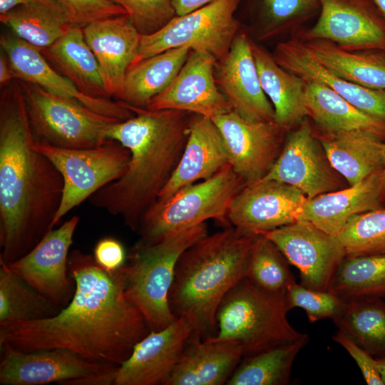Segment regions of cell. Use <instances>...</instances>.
Wrapping results in <instances>:
<instances>
[{"label": "cell", "instance_id": "1", "mask_svg": "<svg viewBox=\"0 0 385 385\" xmlns=\"http://www.w3.org/2000/svg\"><path fill=\"white\" fill-rule=\"evenodd\" d=\"M68 264L76 282L71 302L54 316L0 326V345L23 351L66 349L92 361L120 366L150 332L125 297L120 268L107 271L78 250L69 254Z\"/></svg>", "mask_w": 385, "mask_h": 385}, {"label": "cell", "instance_id": "2", "mask_svg": "<svg viewBox=\"0 0 385 385\" xmlns=\"http://www.w3.org/2000/svg\"><path fill=\"white\" fill-rule=\"evenodd\" d=\"M25 98L14 79L0 97V262L28 253L53 229L63 180L34 148Z\"/></svg>", "mask_w": 385, "mask_h": 385}, {"label": "cell", "instance_id": "3", "mask_svg": "<svg viewBox=\"0 0 385 385\" xmlns=\"http://www.w3.org/2000/svg\"><path fill=\"white\" fill-rule=\"evenodd\" d=\"M125 104L135 115L111 125L106 138L128 148V168L120 178L89 198L92 205L120 217L137 231L178 166L194 114Z\"/></svg>", "mask_w": 385, "mask_h": 385}, {"label": "cell", "instance_id": "4", "mask_svg": "<svg viewBox=\"0 0 385 385\" xmlns=\"http://www.w3.org/2000/svg\"><path fill=\"white\" fill-rule=\"evenodd\" d=\"M257 235L226 227L207 234L180 256L169 304L177 318L186 316L192 321L197 339L216 334L218 307L226 294L246 277Z\"/></svg>", "mask_w": 385, "mask_h": 385}, {"label": "cell", "instance_id": "5", "mask_svg": "<svg viewBox=\"0 0 385 385\" xmlns=\"http://www.w3.org/2000/svg\"><path fill=\"white\" fill-rule=\"evenodd\" d=\"M207 234L204 222L151 244H135L129 262L120 268L125 297L140 312L150 332L161 330L177 319L168 300L177 262L184 251Z\"/></svg>", "mask_w": 385, "mask_h": 385}, {"label": "cell", "instance_id": "6", "mask_svg": "<svg viewBox=\"0 0 385 385\" xmlns=\"http://www.w3.org/2000/svg\"><path fill=\"white\" fill-rule=\"evenodd\" d=\"M285 293L263 289L247 277L224 297L217 312V332L210 338L239 344L243 357L291 342L304 333L288 322Z\"/></svg>", "mask_w": 385, "mask_h": 385}, {"label": "cell", "instance_id": "7", "mask_svg": "<svg viewBox=\"0 0 385 385\" xmlns=\"http://www.w3.org/2000/svg\"><path fill=\"white\" fill-rule=\"evenodd\" d=\"M246 183L227 164L208 179L185 187L157 202L138 228L136 245L153 243L163 237L215 220L226 227L230 206Z\"/></svg>", "mask_w": 385, "mask_h": 385}, {"label": "cell", "instance_id": "8", "mask_svg": "<svg viewBox=\"0 0 385 385\" xmlns=\"http://www.w3.org/2000/svg\"><path fill=\"white\" fill-rule=\"evenodd\" d=\"M36 142L60 148L101 146L108 127L120 120L98 113L80 101L19 81Z\"/></svg>", "mask_w": 385, "mask_h": 385}, {"label": "cell", "instance_id": "9", "mask_svg": "<svg viewBox=\"0 0 385 385\" xmlns=\"http://www.w3.org/2000/svg\"><path fill=\"white\" fill-rule=\"evenodd\" d=\"M240 1L212 0L190 13L176 15L154 34L141 35L135 63L184 46L208 53L217 61L222 58L237 34L235 12Z\"/></svg>", "mask_w": 385, "mask_h": 385}, {"label": "cell", "instance_id": "10", "mask_svg": "<svg viewBox=\"0 0 385 385\" xmlns=\"http://www.w3.org/2000/svg\"><path fill=\"white\" fill-rule=\"evenodd\" d=\"M34 148L46 156L63 180V191L54 227L75 207L126 171L130 158L128 148L109 140L92 148L68 149L34 143Z\"/></svg>", "mask_w": 385, "mask_h": 385}, {"label": "cell", "instance_id": "11", "mask_svg": "<svg viewBox=\"0 0 385 385\" xmlns=\"http://www.w3.org/2000/svg\"><path fill=\"white\" fill-rule=\"evenodd\" d=\"M263 179L294 186L308 199L345 188L346 182L329 161L307 118L287 132L278 158Z\"/></svg>", "mask_w": 385, "mask_h": 385}, {"label": "cell", "instance_id": "12", "mask_svg": "<svg viewBox=\"0 0 385 385\" xmlns=\"http://www.w3.org/2000/svg\"><path fill=\"white\" fill-rule=\"evenodd\" d=\"M319 17L291 37L324 39L349 51L385 52V16L372 0H317Z\"/></svg>", "mask_w": 385, "mask_h": 385}, {"label": "cell", "instance_id": "13", "mask_svg": "<svg viewBox=\"0 0 385 385\" xmlns=\"http://www.w3.org/2000/svg\"><path fill=\"white\" fill-rule=\"evenodd\" d=\"M261 234L299 270L301 284L315 290L328 291L336 270L346 256L337 237L305 220Z\"/></svg>", "mask_w": 385, "mask_h": 385}, {"label": "cell", "instance_id": "14", "mask_svg": "<svg viewBox=\"0 0 385 385\" xmlns=\"http://www.w3.org/2000/svg\"><path fill=\"white\" fill-rule=\"evenodd\" d=\"M78 222V216L72 217L46 233L23 257L8 263L0 262L61 309L71 302L76 289L68 262Z\"/></svg>", "mask_w": 385, "mask_h": 385}, {"label": "cell", "instance_id": "15", "mask_svg": "<svg viewBox=\"0 0 385 385\" xmlns=\"http://www.w3.org/2000/svg\"><path fill=\"white\" fill-rule=\"evenodd\" d=\"M212 120L223 137L230 165L246 185L262 180L278 158L289 130L275 121H251L234 111Z\"/></svg>", "mask_w": 385, "mask_h": 385}, {"label": "cell", "instance_id": "16", "mask_svg": "<svg viewBox=\"0 0 385 385\" xmlns=\"http://www.w3.org/2000/svg\"><path fill=\"white\" fill-rule=\"evenodd\" d=\"M1 347V385H42L113 372L118 366L86 359L66 349L23 351Z\"/></svg>", "mask_w": 385, "mask_h": 385}, {"label": "cell", "instance_id": "17", "mask_svg": "<svg viewBox=\"0 0 385 385\" xmlns=\"http://www.w3.org/2000/svg\"><path fill=\"white\" fill-rule=\"evenodd\" d=\"M194 338L193 322L186 316L178 317L161 330L150 332L118 366L113 385H167Z\"/></svg>", "mask_w": 385, "mask_h": 385}, {"label": "cell", "instance_id": "18", "mask_svg": "<svg viewBox=\"0 0 385 385\" xmlns=\"http://www.w3.org/2000/svg\"><path fill=\"white\" fill-rule=\"evenodd\" d=\"M308 198L290 185L262 179L247 185L233 200L228 221L242 231L261 234L298 220Z\"/></svg>", "mask_w": 385, "mask_h": 385}, {"label": "cell", "instance_id": "19", "mask_svg": "<svg viewBox=\"0 0 385 385\" xmlns=\"http://www.w3.org/2000/svg\"><path fill=\"white\" fill-rule=\"evenodd\" d=\"M216 62L211 54L190 49L174 80L150 101L146 108L178 110L211 119L232 111L216 83Z\"/></svg>", "mask_w": 385, "mask_h": 385}, {"label": "cell", "instance_id": "20", "mask_svg": "<svg viewBox=\"0 0 385 385\" xmlns=\"http://www.w3.org/2000/svg\"><path fill=\"white\" fill-rule=\"evenodd\" d=\"M215 78L232 111L251 121H274V110L262 89L247 34H237L227 53L217 61Z\"/></svg>", "mask_w": 385, "mask_h": 385}, {"label": "cell", "instance_id": "21", "mask_svg": "<svg viewBox=\"0 0 385 385\" xmlns=\"http://www.w3.org/2000/svg\"><path fill=\"white\" fill-rule=\"evenodd\" d=\"M0 46L8 57L15 79L76 99L98 113L120 120H125L135 115L122 101L91 97L79 91L50 65L40 48L23 41L12 32L1 35Z\"/></svg>", "mask_w": 385, "mask_h": 385}, {"label": "cell", "instance_id": "22", "mask_svg": "<svg viewBox=\"0 0 385 385\" xmlns=\"http://www.w3.org/2000/svg\"><path fill=\"white\" fill-rule=\"evenodd\" d=\"M83 31L98 63L108 98H117L128 70L136 61L140 34L127 14L92 22Z\"/></svg>", "mask_w": 385, "mask_h": 385}, {"label": "cell", "instance_id": "23", "mask_svg": "<svg viewBox=\"0 0 385 385\" xmlns=\"http://www.w3.org/2000/svg\"><path fill=\"white\" fill-rule=\"evenodd\" d=\"M272 56L280 66L305 82L323 84L363 112L385 121V90L361 86L334 74L299 38L291 37L279 43Z\"/></svg>", "mask_w": 385, "mask_h": 385}, {"label": "cell", "instance_id": "24", "mask_svg": "<svg viewBox=\"0 0 385 385\" xmlns=\"http://www.w3.org/2000/svg\"><path fill=\"white\" fill-rule=\"evenodd\" d=\"M227 164V148L216 124L211 118L194 114L182 156L157 202L167 200L185 187L208 179Z\"/></svg>", "mask_w": 385, "mask_h": 385}, {"label": "cell", "instance_id": "25", "mask_svg": "<svg viewBox=\"0 0 385 385\" xmlns=\"http://www.w3.org/2000/svg\"><path fill=\"white\" fill-rule=\"evenodd\" d=\"M381 186L382 170L354 185L308 199L299 220L337 237L353 215L384 207Z\"/></svg>", "mask_w": 385, "mask_h": 385}, {"label": "cell", "instance_id": "26", "mask_svg": "<svg viewBox=\"0 0 385 385\" xmlns=\"http://www.w3.org/2000/svg\"><path fill=\"white\" fill-rule=\"evenodd\" d=\"M243 358L234 342L192 339L187 345L167 385L226 384Z\"/></svg>", "mask_w": 385, "mask_h": 385}, {"label": "cell", "instance_id": "27", "mask_svg": "<svg viewBox=\"0 0 385 385\" xmlns=\"http://www.w3.org/2000/svg\"><path fill=\"white\" fill-rule=\"evenodd\" d=\"M314 131L332 167L349 185L383 170L385 141L379 136L363 130Z\"/></svg>", "mask_w": 385, "mask_h": 385}, {"label": "cell", "instance_id": "28", "mask_svg": "<svg viewBox=\"0 0 385 385\" xmlns=\"http://www.w3.org/2000/svg\"><path fill=\"white\" fill-rule=\"evenodd\" d=\"M262 89L274 110V121L288 130L309 116L306 82L280 66L263 46L252 41Z\"/></svg>", "mask_w": 385, "mask_h": 385}, {"label": "cell", "instance_id": "29", "mask_svg": "<svg viewBox=\"0 0 385 385\" xmlns=\"http://www.w3.org/2000/svg\"><path fill=\"white\" fill-rule=\"evenodd\" d=\"M50 65L83 94L109 98L97 59L87 44L83 27L71 24L51 45L41 49Z\"/></svg>", "mask_w": 385, "mask_h": 385}, {"label": "cell", "instance_id": "30", "mask_svg": "<svg viewBox=\"0 0 385 385\" xmlns=\"http://www.w3.org/2000/svg\"><path fill=\"white\" fill-rule=\"evenodd\" d=\"M305 98L308 117L314 121L317 131L363 130L385 141V121L359 110L329 87L306 82Z\"/></svg>", "mask_w": 385, "mask_h": 385}, {"label": "cell", "instance_id": "31", "mask_svg": "<svg viewBox=\"0 0 385 385\" xmlns=\"http://www.w3.org/2000/svg\"><path fill=\"white\" fill-rule=\"evenodd\" d=\"M190 51L186 46L173 48L135 63L128 70L116 99L132 106L146 108L174 80Z\"/></svg>", "mask_w": 385, "mask_h": 385}, {"label": "cell", "instance_id": "32", "mask_svg": "<svg viewBox=\"0 0 385 385\" xmlns=\"http://www.w3.org/2000/svg\"><path fill=\"white\" fill-rule=\"evenodd\" d=\"M301 41L309 52L334 74L361 86L385 90V52L349 51L324 39Z\"/></svg>", "mask_w": 385, "mask_h": 385}, {"label": "cell", "instance_id": "33", "mask_svg": "<svg viewBox=\"0 0 385 385\" xmlns=\"http://www.w3.org/2000/svg\"><path fill=\"white\" fill-rule=\"evenodd\" d=\"M342 332L376 359L385 358V301L365 298L344 302L332 319Z\"/></svg>", "mask_w": 385, "mask_h": 385}, {"label": "cell", "instance_id": "34", "mask_svg": "<svg viewBox=\"0 0 385 385\" xmlns=\"http://www.w3.org/2000/svg\"><path fill=\"white\" fill-rule=\"evenodd\" d=\"M328 291L344 302L385 298V252L346 255L336 270Z\"/></svg>", "mask_w": 385, "mask_h": 385}, {"label": "cell", "instance_id": "35", "mask_svg": "<svg viewBox=\"0 0 385 385\" xmlns=\"http://www.w3.org/2000/svg\"><path fill=\"white\" fill-rule=\"evenodd\" d=\"M304 333L299 339L279 344L242 358L227 385H286L290 382L291 371L296 356L308 344Z\"/></svg>", "mask_w": 385, "mask_h": 385}, {"label": "cell", "instance_id": "36", "mask_svg": "<svg viewBox=\"0 0 385 385\" xmlns=\"http://www.w3.org/2000/svg\"><path fill=\"white\" fill-rule=\"evenodd\" d=\"M0 21L15 36L40 49L51 45L71 25L60 9L40 3L19 5L0 14Z\"/></svg>", "mask_w": 385, "mask_h": 385}, {"label": "cell", "instance_id": "37", "mask_svg": "<svg viewBox=\"0 0 385 385\" xmlns=\"http://www.w3.org/2000/svg\"><path fill=\"white\" fill-rule=\"evenodd\" d=\"M0 265V326L45 319L60 312L61 309L49 299Z\"/></svg>", "mask_w": 385, "mask_h": 385}, {"label": "cell", "instance_id": "38", "mask_svg": "<svg viewBox=\"0 0 385 385\" xmlns=\"http://www.w3.org/2000/svg\"><path fill=\"white\" fill-rule=\"evenodd\" d=\"M289 264L272 242L262 234H257L251 250L246 277L263 289L285 293L288 287L296 282Z\"/></svg>", "mask_w": 385, "mask_h": 385}, {"label": "cell", "instance_id": "39", "mask_svg": "<svg viewBox=\"0 0 385 385\" xmlns=\"http://www.w3.org/2000/svg\"><path fill=\"white\" fill-rule=\"evenodd\" d=\"M260 5L259 41L287 34L292 36L319 12L317 0H260Z\"/></svg>", "mask_w": 385, "mask_h": 385}, {"label": "cell", "instance_id": "40", "mask_svg": "<svg viewBox=\"0 0 385 385\" xmlns=\"http://www.w3.org/2000/svg\"><path fill=\"white\" fill-rule=\"evenodd\" d=\"M346 255L385 252V207L353 215L337 235Z\"/></svg>", "mask_w": 385, "mask_h": 385}, {"label": "cell", "instance_id": "41", "mask_svg": "<svg viewBox=\"0 0 385 385\" xmlns=\"http://www.w3.org/2000/svg\"><path fill=\"white\" fill-rule=\"evenodd\" d=\"M285 295L289 310L302 308L311 323L327 318L332 319L344 304V301L329 291L309 289L296 282L288 287Z\"/></svg>", "mask_w": 385, "mask_h": 385}, {"label": "cell", "instance_id": "42", "mask_svg": "<svg viewBox=\"0 0 385 385\" xmlns=\"http://www.w3.org/2000/svg\"><path fill=\"white\" fill-rule=\"evenodd\" d=\"M123 7L140 35H150L177 14L172 0H110Z\"/></svg>", "mask_w": 385, "mask_h": 385}, {"label": "cell", "instance_id": "43", "mask_svg": "<svg viewBox=\"0 0 385 385\" xmlns=\"http://www.w3.org/2000/svg\"><path fill=\"white\" fill-rule=\"evenodd\" d=\"M66 21L82 27L96 21L127 14L120 6L110 0H53Z\"/></svg>", "mask_w": 385, "mask_h": 385}, {"label": "cell", "instance_id": "44", "mask_svg": "<svg viewBox=\"0 0 385 385\" xmlns=\"http://www.w3.org/2000/svg\"><path fill=\"white\" fill-rule=\"evenodd\" d=\"M332 339L341 345L354 359L367 384L384 385L375 358L339 330L332 336Z\"/></svg>", "mask_w": 385, "mask_h": 385}, {"label": "cell", "instance_id": "45", "mask_svg": "<svg viewBox=\"0 0 385 385\" xmlns=\"http://www.w3.org/2000/svg\"><path fill=\"white\" fill-rule=\"evenodd\" d=\"M97 264L107 271H115L125 265L126 258L123 245L116 239L105 237L100 240L93 250Z\"/></svg>", "mask_w": 385, "mask_h": 385}, {"label": "cell", "instance_id": "46", "mask_svg": "<svg viewBox=\"0 0 385 385\" xmlns=\"http://www.w3.org/2000/svg\"><path fill=\"white\" fill-rule=\"evenodd\" d=\"M212 0H172L176 14L184 15L196 10Z\"/></svg>", "mask_w": 385, "mask_h": 385}, {"label": "cell", "instance_id": "47", "mask_svg": "<svg viewBox=\"0 0 385 385\" xmlns=\"http://www.w3.org/2000/svg\"><path fill=\"white\" fill-rule=\"evenodd\" d=\"M14 73L6 53L1 50L0 54V86L2 89L14 80Z\"/></svg>", "mask_w": 385, "mask_h": 385}, {"label": "cell", "instance_id": "48", "mask_svg": "<svg viewBox=\"0 0 385 385\" xmlns=\"http://www.w3.org/2000/svg\"><path fill=\"white\" fill-rule=\"evenodd\" d=\"M31 3L44 4L60 9L53 0H0V14H3L19 5Z\"/></svg>", "mask_w": 385, "mask_h": 385}, {"label": "cell", "instance_id": "49", "mask_svg": "<svg viewBox=\"0 0 385 385\" xmlns=\"http://www.w3.org/2000/svg\"><path fill=\"white\" fill-rule=\"evenodd\" d=\"M384 168L382 170V202L385 207V142L383 145Z\"/></svg>", "mask_w": 385, "mask_h": 385}, {"label": "cell", "instance_id": "50", "mask_svg": "<svg viewBox=\"0 0 385 385\" xmlns=\"http://www.w3.org/2000/svg\"><path fill=\"white\" fill-rule=\"evenodd\" d=\"M376 361L381 379L385 385V358L376 359Z\"/></svg>", "mask_w": 385, "mask_h": 385}, {"label": "cell", "instance_id": "51", "mask_svg": "<svg viewBox=\"0 0 385 385\" xmlns=\"http://www.w3.org/2000/svg\"><path fill=\"white\" fill-rule=\"evenodd\" d=\"M372 1L385 16V0H372Z\"/></svg>", "mask_w": 385, "mask_h": 385}, {"label": "cell", "instance_id": "52", "mask_svg": "<svg viewBox=\"0 0 385 385\" xmlns=\"http://www.w3.org/2000/svg\"><path fill=\"white\" fill-rule=\"evenodd\" d=\"M309 1H316V0H309Z\"/></svg>", "mask_w": 385, "mask_h": 385}]
</instances>
